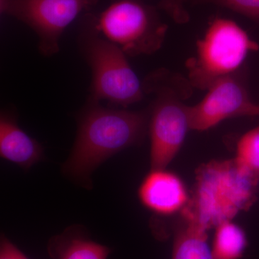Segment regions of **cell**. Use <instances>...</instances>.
<instances>
[{
	"label": "cell",
	"mask_w": 259,
	"mask_h": 259,
	"mask_svg": "<svg viewBox=\"0 0 259 259\" xmlns=\"http://www.w3.org/2000/svg\"><path fill=\"white\" fill-rule=\"evenodd\" d=\"M150 111L108 108L90 100L78 123L77 135L62 166L66 176L91 189L92 175L102 163L126 148L140 144L148 133Z\"/></svg>",
	"instance_id": "6da1fadb"
},
{
	"label": "cell",
	"mask_w": 259,
	"mask_h": 259,
	"mask_svg": "<svg viewBox=\"0 0 259 259\" xmlns=\"http://www.w3.org/2000/svg\"><path fill=\"white\" fill-rule=\"evenodd\" d=\"M258 182L259 175L235 158L203 163L196 171L193 190L181 218L206 231L233 221L256 202Z\"/></svg>",
	"instance_id": "7a4b0ae2"
},
{
	"label": "cell",
	"mask_w": 259,
	"mask_h": 259,
	"mask_svg": "<svg viewBox=\"0 0 259 259\" xmlns=\"http://www.w3.org/2000/svg\"><path fill=\"white\" fill-rule=\"evenodd\" d=\"M142 82L145 94L154 95L148 124L151 169L166 168L191 130L190 106L185 102L193 88L188 79L166 69L153 71Z\"/></svg>",
	"instance_id": "3957f363"
},
{
	"label": "cell",
	"mask_w": 259,
	"mask_h": 259,
	"mask_svg": "<svg viewBox=\"0 0 259 259\" xmlns=\"http://www.w3.org/2000/svg\"><path fill=\"white\" fill-rule=\"evenodd\" d=\"M81 35L83 56L93 73L90 100H105L112 105L127 107L143 100V82L130 65L120 48L102 36L89 15Z\"/></svg>",
	"instance_id": "277c9868"
},
{
	"label": "cell",
	"mask_w": 259,
	"mask_h": 259,
	"mask_svg": "<svg viewBox=\"0 0 259 259\" xmlns=\"http://www.w3.org/2000/svg\"><path fill=\"white\" fill-rule=\"evenodd\" d=\"M258 49L236 22L214 19L197 42L195 56L186 63L189 81L193 88L207 90L218 79L241 69L248 54Z\"/></svg>",
	"instance_id": "5b68a950"
},
{
	"label": "cell",
	"mask_w": 259,
	"mask_h": 259,
	"mask_svg": "<svg viewBox=\"0 0 259 259\" xmlns=\"http://www.w3.org/2000/svg\"><path fill=\"white\" fill-rule=\"evenodd\" d=\"M94 20L102 36L132 57L159 50L168 30L157 10L141 0H113Z\"/></svg>",
	"instance_id": "8992f818"
},
{
	"label": "cell",
	"mask_w": 259,
	"mask_h": 259,
	"mask_svg": "<svg viewBox=\"0 0 259 259\" xmlns=\"http://www.w3.org/2000/svg\"><path fill=\"white\" fill-rule=\"evenodd\" d=\"M99 0H13L7 15L31 28L38 37V50L46 57L60 51L59 42L66 28Z\"/></svg>",
	"instance_id": "52a82bcc"
},
{
	"label": "cell",
	"mask_w": 259,
	"mask_h": 259,
	"mask_svg": "<svg viewBox=\"0 0 259 259\" xmlns=\"http://www.w3.org/2000/svg\"><path fill=\"white\" fill-rule=\"evenodd\" d=\"M245 66L214 81L204 98L190 106L191 130L207 131L220 122L238 117H257L258 104L250 97Z\"/></svg>",
	"instance_id": "ba28073f"
},
{
	"label": "cell",
	"mask_w": 259,
	"mask_h": 259,
	"mask_svg": "<svg viewBox=\"0 0 259 259\" xmlns=\"http://www.w3.org/2000/svg\"><path fill=\"white\" fill-rule=\"evenodd\" d=\"M138 196L145 207L162 216L182 212L190 199L182 179L166 168L151 169L141 182Z\"/></svg>",
	"instance_id": "9c48e42d"
},
{
	"label": "cell",
	"mask_w": 259,
	"mask_h": 259,
	"mask_svg": "<svg viewBox=\"0 0 259 259\" xmlns=\"http://www.w3.org/2000/svg\"><path fill=\"white\" fill-rule=\"evenodd\" d=\"M0 156L24 169H29L44 157L41 145L20 128L14 117L2 114Z\"/></svg>",
	"instance_id": "30bf717a"
},
{
	"label": "cell",
	"mask_w": 259,
	"mask_h": 259,
	"mask_svg": "<svg viewBox=\"0 0 259 259\" xmlns=\"http://www.w3.org/2000/svg\"><path fill=\"white\" fill-rule=\"evenodd\" d=\"M48 251L53 259H107L111 249L93 241L76 226L52 237Z\"/></svg>",
	"instance_id": "8fae6325"
},
{
	"label": "cell",
	"mask_w": 259,
	"mask_h": 259,
	"mask_svg": "<svg viewBox=\"0 0 259 259\" xmlns=\"http://www.w3.org/2000/svg\"><path fill=\"white\" fill-rule=\"evenodd\" d=\"M171 259H213L207 231L181 218L174 231Z\"/></svg>",
	"instance_id": "7c38bea8"
},
{
	"label": "cell",
	"mask_w": 259,
	"mask_h": 259,
	"mask_svg": "<svg viewBox=\"0 0 259 259\" xmlns=\"http://www.w3.org/2000/svg\"><path fill=\"white\" fill-rule=\"evenodd\" d=\"M248 245L245 232L233 221L215 228L211 250L213 259H241Z\"/></svg>",
	"instance_id": "4fadbf2b"
},
{
	"label": "cell",
	"mask_w": 259,
	"mask_h": 259,
	"mask_svg": "<svg viewBox=\"0 0 259 259\" xmlns=\"http://www.w3.org/2000/svg\"><path fill=\"white\" fill-rule=\"evenodd\" d=\"M234 158L242 166L259 175V125L241 136Z\"/></svg>",
	"instance_id": "5bb4252c"
},
{
	"label": "cell",
	"mask_w": 259,
	"mask_h": 259,
	"mask_svg": "<svg viewBox=\"0 0 259 259\" xmlns=\"http://www.w3.org/2000/svg\"><path fill=\"white\" fill-rule=\"evenodd\" d=\"M192 4L214 5L239 13L259 25V0H190Z\"/></svg>",
	"instance_id": "9a60e30c"
},
{
	"label": "cell",
	"mask_w": 259,
	"mask_h": 259,
	"mask_svg": "<svg viewBox=\"0 0 259 259\" xmlns=\"http://www.w3.org/2000/svg\"><path fill=\"white\" fill-rule=\"evenodd\" d=\"M190 0H160L158 8L166 12L170 18L179 24L190 21V15L186 8V4Z\"/></svg>",
	"instance_id": "2e32d148"
},
{
	"label": "cell",
	"mask_w": 259,
	"mask_h": 259,
	"mask_svg": "<svg viewBox=\"0 0 259 259\" xmlns=\"http://www.w3.org/2000/svg\"><path fill=\"white\" fill-rule=\"evenodd\" d=\"M0 259L29 258L5 235H2L0 240Z\"/></svg>",
	"instance_id": "e0dca14e"
},
{
	"label": "cell",
	"mask_w": 259,
	"mask_h": 259,
	"mask_svg": "<svg viewBox=\"0 0 259 259\" xmlns=\"http://www.w3.org/2000/svg\"><path fill=\"white\" fill-rule=\"evenodd\" d=\"M13 0H0V13L2 15H7Z\"/></svg>",
	"instance_id": "ac0fdd59"
},
{
	"label": "cell",
	"mask_w": 259,
	"mask_h": 259,
	"mask_svg": "<svg viewBox=\"0 0 259 259\" xmlns=\"http://www.w3.org/2000/svg\"><path fill=\"white\" fill-rule=\"evenodd\" d=\"M257 117H259V104H258V115H257Z\"/></svg>",
	"instance_id": "d6986e66"
}]
</instances>
